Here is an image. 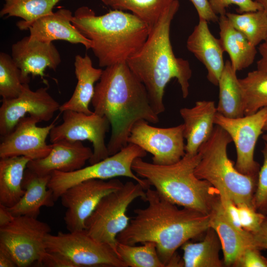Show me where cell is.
I'll return each instance as SVG.
<instances>
[{
    "mask_svg": "<svg viewBox=\"0 0 267 267\" xmlns=\"http://www.w3.org/2000/svg\"><path fill=\"white\" fill-rule=\"evenodd\" d=\"M145 208L134 210L135 216L117 236V241L129 245L152 242L165 267H170L177 249L210 227L211 215L183 208L164 198L156 190H145Z\"/></svg>",
    "mask_w": 267,
    "mask_h": 267,
    "instance_id": "6da1fadb",
    "label": "cell"
},
{
    "mask_svg": "<svg viewBox=\"0 0 267 267\" xmlns=\"http://www.w3.org/2000/svg\"><path fill=\"white\" fill-rule=\"evenodd\" d=\"M91 103L93 112L105 117L111 127L107 145L110 156L128 144L132 129L138 121L144 120L152 124L159 121L145 86L126 62L103 70Z\"/></svg>",
    "mask_w": 267,
    "mask_h": 267,
    "instance_id": "7a4b0ae2",
    "label": "cell"
},
{
    "mask_svg": "<svg viewBox=\"0 0 267 267\" xmlns=\"http://www.w3.org/2000/svg\"><path fill=\"white\" fill-rule=\"evenodd\" d=\"M179 7L178 0H174L151 29L142 47L126 62L145 86L151 106L158 115L165 110V89L172 79L177 80L184 98L189 94L190 64L175 56L170 41L171 24Z\"/></svg>",
    "mask_w": 267,
    "mask_h": 267,
    "instance_id": "3957f363",
    "label": "cell"
},
{
    "mask_svg": "<svg viewBox=\"0 0 267 267\" xmlns=\"http://www.w3.org/2000/svg\"><path fill=\"white\" fill-rule=\"evenodd\" d=\"M72 23L91 41V49L101 67L127 62L142 47L151 30L133 13L114 9L97 16L86 6L76 10Z\"/></svg>",
    "mask_w": 267,
    "mask_h": 267,
    "instance_id": "277c9868",
    "label": "cell"
},
{
    "mask_svg": "<svg viewBox=\"0 0 267 267\" xmlns=\"http://www.w3.org/2000/svg\"><path fill=\"white\" fill-rule=\"evenodd\" d=\"M200 158L198 152L195 155L185 153L175 163L160 165L137 158L133 162L132 169L171 203L210 214L219 193L210 183L195 175Z\"/></svg>",
    "mask_w": 267,
    "mask_h": 267,
    "instance_id": "5b68a950",
    "label": "cell"
},
{
    "mask_svg": "<svg viewBox=\"0 0 267 267\" xmlns=\"http://www.w3.org/2000/svg\"><path fill=\"white\" fill-rule=\"evenodd\" d=\"M231 141L229 134L216 125L209 139L198 150L201 158L195 175L208 181L219 192H226L236 205L245 204L254 208L253 200L258 176L244 175L237 170L227 153Z\"/></svg>",
    "mask_w": 267,
    "mask_h": 267,
    "instance_id": "8992f818",
    "label": "cell"
},
{
    "mask_svg": "<svg viewBox=\"0 0 267 267\" xmlns=\"http://www.w3.org/2000/svg\"><path fill=\"white\" fill-rule=\"evenodd\" d=\"M145 195V189L140 184L126 182L120 189L103 197L86 221L85 229L96 240L110 246L117 254V236L130 221L127 215L128 208L137 198L144 200Z\"/></svg>",
    "mask_w": 267,
    "mask_h": 267,
    "instance_id": "52a82bcc",
    "label": "cell"
},
{
    "mask_svg": "<svg viewBox=\"0 0 267 267\" xmlns=\"http://www.w3.org/2000/svg\"><path fill=\"white\" fill-rule=\"evenodd\" d=\"M146 153L139 146L128 143L117 153L77 171L68 173L53 172L48 188L52 191L55 202L69 188L91 179L107 180L119 177H127L139 183L146 190L150 185L149 182L135 174L132 169L134 161L137 158L144 157Z\"/></svg>",
    "mask_w": 267,
    "mask_h": 267,
    "instance_id": "ba28073f",
    "label": "cell"
},
{
    "mask_svg": "<svg viewBox=\"0 0 267 267\" xmlns=\"http://www.w3.org/2000/svg\"><path fill=\"white\" fill-rule=\"evenodd\" d=\"M45 244L46 251L63 255L77 267H127L110 246L93 238L85 229L49 233Z\"/></svg>",
    "mask_w": 267,
    "mask_h": 267,
    "instance_id": "9c48e42d",
    "label": "cell"
},
{
    "mask_svg": "<svg viewBox=\"0 0 267 267\" xmlns=\"http://www.w3.org/2000/svg\"><path fill=\"white\" fill-rule=\"evenodd\" d=\"M51 228L37 218L14 216L7 225L0 227V243L12 254L19 267L38 264L46 251L45 239Z\"/></svg>",
    "mask_w": 267,
    "mask_h": 267,
    "instance_id": "30bf717a",
    "label": "cell"
},
{
    "mask_svg": "<svg viewBox=\"0 0 267 267\" xmlns=\"http://www.w3.org/2000/svg\"><path fill=\"white\" fill-rule=\"evenodd\" d=\"M267 120V107L256 113L238 118L225 117L217 112L214 124L224 130L233 141L236 151L235 167L240 173L258 176L260 165L254 160L257 140Z\"/></svg>",
    "mask_w": 267,
    "mask_h": 267,
    "instance_id": "8fae6325",
    "label": "cell"
},
{
    "mask_svg": "<svg viewBox=\"0 0 267 267\" xmlns=\"http://www.w3.org/2000/svg\"><path fill=\"white\" fill-rule=\"evenodd\" d=\"M63 122L54 126L49 136L52 143L61 140L71 141L87 140L93 146V154L89 160L90 164L97 163L109 156L105 138L110 123L107 119L93 111L86 114L72 110L63 112Z\"/></svg>",
    "mask_w": 267,
    "mask_h": 267,
    "instance_id": "7c38bea8",
    "label": "cell"
},
{
    "mask_svg": "<svg viewBox=\"0 0 267 267\" xmlns=\"http://www.w3.org/2000/svg\"><path fill=\"white\" fill-rule=\"evenodd\" d=\"M123 185L116 178L91 179L81 182L63 192L60 198L62 205L66 208L63 219L68 230L85 229L86 221L103 197Z\"/></svg>",
    "mask_w": 267,
    "mask_h": 267,
    "instance_id": "4fadbf2b",
    "label": "cell"
},
{
    "mask_svg": "<svg viewBox=\"0 0 267 267\" xmlns=\"http://www.w3.org/2000/svg\"><path fill=\"white\" fill-rule=\"evenodd\" d=\"M183 132V124L162 128L140 120L132 128L128 141L151 154L153 163L168 165L178 162L185 154Z\"/></svg>",
    "mask_w": 267,
    "mask_h": 267,
    "instance_id": "5bb4252c",
    "label": "cell"
},
{
    "mask_svg": "<svg viewBox=\"0 0 267 267\" xmlns=\"http://www.w3.org/2000/svg\"><path fill=\"white\" fill-rule=\"evenodd\" d=\"M48 87L32 90L25 83L20 94L12 99H2L0 107V134H9L20 120L29 114L40 122H47L59 110L60 105L48 92Z\"/></svg>",
    "mask_w": 267,
    "mask_h": 267,
    "instance_id": "9a60e30c",
    "label": "cell"
},
{
    "mask_svg": "<svg viewBox=\"0 0 267 267\" xmlns=\"http://www.w3.org/2000/svg\"><path fill=\"white\" fill-rule=\"evenodd\" d=\"M40 122L31 116L21 119L14 130L3 137L0 144V158L24 156L34 160L46 157L52 145L46 143V138L54 123L41 127Z\"/></svg>",
    "mask_w": 267,
    "mask_h": 267,
    "instance_id": "2e32d148",
    "label": "cell"
},
{
    "mask_svg": "<svg viewBox=\"0 0 267 267\" xmlns=\"http://www.w3.org/2000/svg\"><path fill=\"white\" fill-rule=\"evenodd\" d=\"M11 56L20 69L23 83H29L32 77H44L47 68L56 71L61 62L60 53L52 43L31 41L26 36L13 44Z\"/></svg>",
    "mask_w": 267,
    "mask_h": 267,
    "instance_id": "e0dca14e",
    "label": "cell"
},
{
    "mask_svg": "<svg viewBox=\"0 0 267 267\" xmlns=\"http://www.w3.org/2000/svg\"><path fill=\"white\" fill-rule=\"evenodd\" d=\"M52 145L46 157L30 160L27 168L42 176L51 175L55 171L71 172L83 168L93 154L91 148L85 146L81 141L61 140Z\"/></svg>",
    "mask_w": 267,
    "mask_h": 267,
    "instance_id": "ac0fdd59",
    "label": "cell"
},
{
    "mask_svg": "<svg viewBox=\"0 0 267 267\" xmlns=\"http://www.w3.org/2000/svg\"><path fill=\"white\" fill-rule=\"evenodd\" d=\"M73 18L71 11L66 8H60L42 16L28 27L29 39L44 43L63 40L71 44H82L87 50L91 49V41L73 25Z\"/></svg>",
    "mask_w": 267,
    "mask_h": 267,
    "instance_id": "d6986e66",
    "label": "cell"
},
{
    "mask_svg": "<svg viewBox=\"0 0 267 267\" xmlns=\"http://www.w3.org/2000/svg\"><path fill=\"white\" fill-rule=\"evenodd\" d=\"M208 23L199 19L187 40L186 47L206 67L208 81L218 86L225 64L223 58L224 51L220 39L212 34Z\"/></svg>",
    "mask_w": 267,
    "mask_h": 267,
    "instance_id": "ffe728a7",
    "label": "cell"
},
{
    "mask_svg": "<svg viewBox=\"0 0 267 267\" xmlns=\"http://www.w3.org/2000/svg\"><path fill=\"white\" fill-rule=\"evenodd\" d=\"M210 215V227L220 240L224 266L233 267L246 249L257 247L253 235L244 229H239L232 223L223 209L220 196Z\"/></svg>",
    "mask_w": 267,
    "mask_h": 267,
    "instance_id": "44dd1931",
    "label": "cell"
},
{
    "mask_svg": "<svg viewBox=\"0 0 267 267\" xmlns=\"http://www.w3.org/2000/svg\"><path fill=\"white\" fill-rule=\"evenodd\" d=\"M217 107L213 101L200 100L191 108L179 110L183 120L185 153L195 155L201 145L211 136L214 128Z\"/></svg>",
    "mask_w": 267,
    "mask_h": 267,
    "instance_id": "7402d4cb",
    "label": "cell"
},
{
    "mask_svg": "<svg viewBox=\"0 0 267 267\" xmlns=\"http://www.w3.org/2000/svg\"><path fill=\"white\" fill-rule=\"evenodd\" d=\"M50 177L51 175H38L26 168L22 182L25 193L16 204L8 208L14 216H26L37 218L41 207H51L54 205L52 191L47 186Z\"/></svg>",
    "mask_w": 267,
    "mask_h": 267,
    "instance_id": "603a6c76",
    "label": "cell"
},
{
    "mask_svg": "<svg viewBox=\"0 0 267 267\" xmlns=\"http://www.w3.org/2000/svg\"><path fill=\"white\" fill-rule=\"evenodd\" d=\"M75 74L77 83L70 98L60 105L59 110H72L86 114H91L89 105L93 98L95 83L98 82L103 70L94 68L90 57L77 55L74 62Z\"/></svg>",
    "mask_w": 267,
    "mask_h": 267,
    "instance_id": "cb8c5ba5",
    "label": "cell"
},
{
    "mask_svg": "<svg viewBox=\"0 0 267 267\" xmlns=\"http://www.w3.org/2000/svg\"><path fill=\"white\" fill-rule=\"evenodd\" d=\"M220 40L224 51L229 56L236 71L249 67L254 61L257 50L246 37L236 29L225 15L219 19Z\"/></svg>",
    "mask_w": 267,
    "mask_h": 267,
    "instance_id": "d4e9b609",
    "label": "cell"
},
{
    "mask_svg": "<svg viewBox=\"0 0 267 267\" xmlns=\"http://www.w3.org/2000/svg\"><path fill=\"white\" fill-rule=\"evenodd\" d=\"M30 161V159L22 156L0 158V204L11 207L24 194L22 182Z\"/></svg>",
    "mask_w": 267,
    "mask_h": 267,
    "instance_id": "484cf974",
    "label": "cell"
},
{
    "mask_svg": "<svg viewBox=\"0 0 267 267\" xmlns=\"http://www.w3.org/2000/svg\"><path fill=\"white\" fill-rule=\"evenodd\" d=\"M236 72L230 61L226 60L218 83L219 100L217 112L229 118L245 116V97Z\"/></svg>",
    "mask_w": 267,
    "mask_h": 267,
    "instance_id": "4316f807",
    "label": "cell"
},
{
    "mask_svg": "<svg viewBox=\"0 0 267 267\" xmlns=\"http://www.w3.org/2000/svg\"><path fill=\"white\" fill-rule=\"evenodd\" d=\"M181 248L183 251L182 262L184 267H222L224 266L219 256L222 245L217 233L209 227L204 239L194 243L189 240Z\"/></svg>",
    "mask_w": 267,
    "mask_h": 267,
    "instance_id": "83f0119b",
    "label": "cell"
},
{
    "mask_svg": "<svg viewBox=\"0 0 267 267\" xmlns=\"http://www.w3.org/2000/svg\"><path fill=\"white\" fill-rule=\"evenodd\" d=\"M0 11V17H18L23 20L17 22L20 30L28 27L38 19L53 12L55 6L62 0H4Z\"/></svg>",
    "mask_w": 267,
    "mask_h": 267,
    "instance_id": "f1b7e54d",
    "label": "cell"
},
{
    "mask_svg": "<svg viewBox=\"0 0 267 267\" xmlns=\"http://www.w3.org/2000/svg\"><path fill=\"white\" fill-rule=\"evenodd\" d=\"M225 15L253 45L267 41V11L264 9L242 13L226 12Z\"/></svg>",
    "mask_w": 267,
    "mask_h": 267,
    "instance_id": "f546056e",
    "label": "cell"
},
{
    "mask_svg": "<svg viewBox=\"0 0 267 267\" xmlns=\"http://www.w3.org/2000/svg\"><path fill=\"white\" fill-rule=\"evenodd\" d=\"M115 10H129L151 29L174 0H101Z\"/></svg>",
    "mask_w": 267,
    "mask_h": 267,
    "instance_id": "4dcf8cb0",
    "label": "cell"
},
{
    "mask_svg": "<svg viewBox=\"0 0 267 267\" xmlns=\"http://www.w3.org/2000/svg\"><path fill=\"white\" fill-rule=\"evenodd\" d=\"M239 81L245 97L244 115L267 107V71L257 69Z\"/></svg>",
    "mask_w": 267,
    "mask_h": 267,
    "instance_id": "1f68e13d",
    "label": "cell"
},
{
    "mask_svg": "<svg viewBox=\"0 0 267 267\" xmlns=\"http://www.w3.org/2000/svg\"><path fill=\"white\" fill-rule=\"evenodd\" d=\"M142 245H129L118 241L117 252L127 267H165L161 261L152 242H145Z\"/></svg>",
    "mask_w": 267,
    "mask_h": 267,
    "instance_id": "d6a6232c",
    "label": "cell"
},
{
    "mask_svg": "<svg viewBox=\"0 0 267 267\" xmlns=\"http://www.w3.org/2000/svg\"><path fill=\"white\" fill-rule=\"evenodd\" d=\"M20 69L12 56L0 53V95L2 99H12L18 97L23 87Z\"/></svg>",
    "mask_w": 267,
    "mask_h": 267,
    "instance_id": "836d02e7",
    "label": "cell"
},
{
    "mask_svg": "<svg viewBox=\"0 0 267 267\" xmlns=\"http://www.w3.org/2000/svg\"><path fill=\"white\" fill-rule=\"evenodd\" d=\"M263 164L260 169L256 189L254 195L253 203L255 209L259 212L267 215V144L262 151Z\"/></svg>",
    "mask_w": 267,
    "mask_h": 267,
    "instance_id": "e575fe53",
    "label": "cell"
},
{
    "mask_svg": "<svg viewBox=\"0 0 267 267\" xmlns=\"http://www.w3.org/2000/svg\"><path fill=\"white\" fill-rule=\"evenodd\" d=\"M237 206L242 228L252 233L258 231L266 216L248 205L241 204Z\"/></svg>",
    "mask_w": 267,
    "mask_h": 267,
    "instance_id": "d590c367",
    "label": "cell"
},
{
    "mask_svg": "<svg viewBox=\"0 0 267 267\" xmlns=\"http://www.w3.org/2000/svg\"><path fill=\"white\" fill-rule=\"evenodd\" d=\"M211 7L214 13L218 15H225L226 8L231 4L238 7V13L255 11L263 9L262 6L255 0H209Z\"/></svg>",
    "mask_w": 267,
    "mask_h": 267,
    "instance_id": "8d00e7d4",
    "label": "cell"
},
{
    "mask_svg": "<svg viewBox=\"0 0 267 267\" xmlns=\"http://www.w3.org/2000/svg\"><path fill=\"white\" fill-rule=\"evenodd\" d=\"M255 247L245 250L235 263L234 267H267V259Z\"/></svg>",
    "mask_w": 267,
    "mask_h": 267,
    "instance_id": "74e56055",
    "label": "cell"
},
{
    "mask_svg": "<svg viewBox=\"0 0 267 267\" xmlns=\"http://www.w3.org/2000/svg\"><path fill=\"white\" fill-rule=\"evenodd\" d=\"M38 265L46 267H77L75 264L63 255L46 250Z\"/></svg>",
    "mask_w": 267,
    "mask_h": 267,
    "instance_id": "f35d334b",
    "label": "cell"
},
{
    "mask_svg": "<svg viewBox=\"0 0 267 267\" xmlns=\"http://www.w3.org/2000/svg\"><path fill=\"white\" fill-rule=\"evenodd\" d=\"M219 193L222 206L227 218L236 227L243 229L241 225L237 206L226 192L221 191Z\"/></svg>",
    "mask_w": 267,
    "mask_h": 267,
    "instance_id": "ab89813d",
    "label": "cell"
},
{
    "mask_svg": "<svg viewBox=\"0 0 267 267\" xmlns=\"http://www.w3.org/2000/svg\"><path fill=\"white\" fill-rule=\"evenodd\" d=\"M194 6L199 19L208 22H219V17L213 11L209 0H190Z\"/></svg>",
    "mask_w": 267,
    "mask_h": 267,
    "instance_id": "60d3db41",
    "label": "cell"
},
{
    "mask_svg": "<svg viewBox=\"0 0 267 267\" xmlns=\"http://www.w3.org/2000/svg\"><path fill=\"white\" fill-rule=\"evenodd\" d=\"M256 246L260 250H267V217L266 216L258 231L252 233Z\"/></svg>",
    "mask_w": 267,
    "mask_h": 267,
    "instance_id": "b9f144b4",
    "label": "cell"
},
{
    "mask_svg": "<svg viewBox=\"0 0 267 267\" xmlns=\"http://www.w3.org/2000/svg\"><path fill=\"white\" fill-rule=\"evenodd\" d=\"M17 267L16 261L9 249L0 243V267Z\"/></svg>",
    "mask_w": 267,
    "mask_h": 267,
    "instance_id": "7bdbcfd3",
    "label": "cell"
},
{
    "mask_svg": "<svg viewBox=\"0 0 267 267\" xmlns=\"http://www.w3.org/2000/svg\"><path fill=\"white\" fill-rule=\"evenodd\" d=\"M258 50L261 58L257 63V69L267 71V41L261 44Z\"/></svg>",
    "mask_w": 267,
    "mask_h": 267,
    "instance_id": "ee69618b",
    "label": "cell"
},
{
    "mask_svg": "<svg viewBox=\"0 0 267 267\" xmlns=\"http://www.w3.org/2000/svg\"><path fill=\"white\" fill-rule=\"evenodd\" d=\"M14 216L6 206L0 204V227L5 226L10 223Z\"/></svg>",
    "mask_w": 267,
    "mask_h": 267,
    "instance_id": "f6af8a7d",
    "label": "cell"
},
{
    "mask_svg": "<svg viewBox=\"0 0 267 267\" xmlns=\"http://www.w3.org/2000/svg\"><path fill=\"white\" fill-rule=\"evenodd\" d=\"M259 3L263 7V8L267 11V0H255Z\"/></svg>",
    "mask_w": 267,
    "mask_h": 267,
    "instance_id": "bcb514c9",
    "label": "cell"
},
{
    "mask_svg": "<svg viewBox=\"0 0 267 267\" xmlns=\"http://www.w3.org/2000/svg\"><path fill=\"white\" fill-rule=\"evenodd\" d=\"M265 142L267 144V134H264L262 136Z\"/></svg>",
    "mask_w": 267,
    "mask_h": 267,
    "instance_id": "7dc6e473",
    "label": "cell"
},
{
    "mask_svg": "<svg viewBox=\"0 0 267 267\" xmlns=\"http://www.w3.org/2000/svg\"><path fill=\"white\" fill-rule=\"evenodd\" d=\"M263 130L267 132V120L265 124Z\"/></svg>",
    "mask_w": 267,
    "mask_h": 267,
    "instance_id": "c3c4849f",
    "label": "cell"
}]
</instances>
